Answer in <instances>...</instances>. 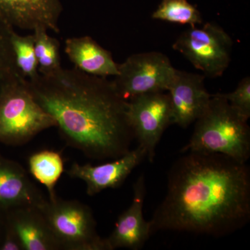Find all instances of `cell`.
Returning a JSON list of instances; mask_svg holds the SVG:
<instances>
[{"instance_id": "21", "label": "cell", "mask_w": 250, "mask_h": 250, "mask_svg": "<svg viewBox=\"0 0 250 250\" xmlns=\"http://www.w3.org/2000/svg\"><path fill=\"white\" fill-rule=\"evenodd\" d=\"M225 98L233 109L245 119L250 117V78L246 77L239 82L234 91L223 93Z\"/></svg>"}, {"instance_id": "5", "label": "cell", "mask_w": 250, "mask_h": 250, "mask_svg": "<svg viewBox=\"0 0 250 250\" xmlns=\"http://www.w3.org/2000/svg\"><path fill=\"white\" fill-rule=\"evenodd\" d=\"M40 209L62 250H109L106 238L98 234L88 206L57 196Z\"/></svg>"}, {"instance_id": "17", "label": "cell", "mask_w": 250, "mask_h": 250, "mask_svg": "<svg viewBox=\"0 0 250 250\" xmlns=\"http://www.w3.org/2000/svg\"><path fill=\"white\" fill-rule=\"evenodd\" d=\"M33 34L39 73L45 75L57 71L62 67L58 40L49 36L45 29H36Z\"/></svg>"}, {"instance_id": "23", "label": "cell", "mask_w": 250, "mask_h": 250, "mask_svg": "<svg viewBox=\"0 0 250 250\" xmlns=\"http://www.w3.org/2000/svg\"><path fill=\"white\" fill-rule=\"evenodd\" d=\"M5 214L6 213L0 209V241L2 238L3 231H4L5 224Z\"/></svg>"}, {"instance_id": "1", "label": "cell", "mask_w": 250, "mask_h": 250, "mask_svg": "<svg viewBox=\"0 0 250 250\" xmlns=\"http://www.w3.org/2000/svg\"><path fill=\"white\" fill-rule=\"evenodd\" d=\"M250 220V169L229 156L187 152L171 167L167 192L149 220L151 233L227 236Z\"/></svg>"}, {"instance_id": "11", "label": "cell", "mask_w": 250, "mask_h": 250, "mask_svg": "<svg viewBox=\"0 0 250 250\" xmlns=\"http://www.w3.org/2000/svg\"><path fill=\"white\" fill-rule=\"evenodd\" d=\"M60 0H0V18L11 27L59 32Z\"/></svg>"}, {"instance_id": "2", "label": "cell", "mask_w": 250, "mask_h": 250, "mask_svg": "<svg viewBox=\"0 0 250 250\" xmlns=\"http://www.w3.org/2000/svg\"><path fill=\"white\" fill-rule=\"evenodd\" d=\"M33 97L56 122L67 146L93 160L116 159L131 150L134 133L127 101L113 81L62 67L27 80Z\"/></svg>"}, {"instance_id": "16", "label": "cell", "mask_w": 250, "mask_h": 250, "mask_svg": "<svg viewBox=\"0 0 250 250\" xmlns=\"http://www.w3.org/2000/svg\"><path fill=\"white\" fill-rule=\"evenodd\" d=\"M29 172L36 180L47 188L49 200L57 197L55 187L64 171L63 160L59 152L42 150L29 158Z\"/></svg>"}, {"instance_id": "10", "label": "cell", "mask_w": 250, "mask_h": 250, "mask_svg": "<svg viewBox=\"0 0 250 250\" xmlns=\"http://www.w3.org/2000/svg\"><path fill=\"white\" fill-rule=\"evenodd\" d=\"M146 156V151L138 146L125 155L102 165L73 163L66 174L71 178L83 181L86 186L87 195L94 196L106 189L121 187Z\"/></svg>"}, {"instance_id": "19", "label": "cell", "mask_w": 250, "mask_h": 250, "mask_svg": "<svg viewBox=\"0 0 250 250\" xmlns=\"http://www.w3.org/2000/svg\"><path fill=\"white\" fill-rule=\"evenodd\" d=\"M153 19L194 27L202 23L201 14L187 0H162L152 14Z\"/></svg>"}, {"instance_id": "15", "label": "cell", "mask_w": 250, "mask_h": 250, "mask_svg": "<svg viewBox=\"0 0 250 250\" xmlns=\"http://www.w3.org/2000/svg\"><path fill=\"white\" fill-rule=\"evenodd\" d=\"M65 53L75 68L88 75L106 78L118 75V64L111 54L90 36L67 39Z\"/></svg>"}, {"instance_id": "14", "label": "cell", "mask_w": 250, "mask_h": 250, "mask_svg": "<svg viewBox=\"0 0 250 250\" xmlns=\"http://www.w3.org/2000/svg\"><path fill=\"white\" fill-rule=\"evenodd\" d=\"M5 220L17 235L22 250H62L38 207L23 206L8 210Z\"/></svg>"}, {"instance_id": "3", "label": "cell", "mask_w": 250, "mask_h": 250, "mask_svg": "<svg viewBox=\"0 0 250 250\" xmlns=\"http://www.w3.org/2000/svg\"><path fill=\"white\" fill-rule=\"evenodd\" d=\"M182 152L218 153L247 163L250 156L248 121L231 107L223 93L211 95L205 112L195 121L190 141Z\"/></svg>"}, {"instance_id": "4", "label": "cell", "mask_w": 250, "mask_h": 250, "mask_svg": "<svg viewBox=\"0 0 250 250\" xmlns=\"http://www.w3.org/2000/svg\"><path fill=\"white\" fill-rule=\"evenodd\" d=\"M55 126L54 118L33 97L27 79L19 75L3 83L0 90V143L22 146Z\"/></svg>"}, {"instance_id": "12", "label": "cell", "mask_w": 250, "mask_h": 250, "mask_svg": "<svg viewBox=\"0 0 250 250\" xmlns=\"http://www.w3.org/2000/svg\"><path fill=\"white\" fill-rule=\"evenodd\" d=\"M146 192L144 176L141 174L134 185L132 203L118 217L114 229L106 238L109 250L141 249L152 234L149 222L143 216Z\"/></svg>"}, {"instance_id": "13", "label": "cell", "mask_w": 250, "mask_h": 250, "mask_svg": "<svg viewBox=\"0 0 250 250\" xmlns=\"http://www.w3.org/2000/svg\"><path fill=\"white\" fill-rule=\"evenodd\" d=\"M47 200L22 166L0 154V209L6 213L23 206L41 208Z\"/></svg>"}, {"instance_id": "22", "label": "cell", "mask_w": 250, "mask_h": 250, "mask_svg": "<svg viewBox=\"0 0 250 250\" xmlns=\"http://www.w3.org/2000/svg\"><path fill=\"white\" fill-rule=\"evenodd\" d=\"M0 250H22L21 242L14 229L5 220L2 238L0 241Z\"/></svg>"}, {"instance_id": "20", "label": "cell", "mask_w": 250, "mask_h": 250, "mask_svg": "<svg viewBox=\"0 0 250 250\" xmlns=\"http://www.w3.org/2000/svg\"><path fill=\"white\" fill-rule=\"evenodd\" d=\"M13 27L0 18V79L11 80L21 75L18 72L11 44Z\"/></svg>"}, {"instance_id": "18", "label": "cell", "mask_w": 250, "mask_h": 250, "mask_svg": "<svg viewBox=\"0 0 250 250\" xmlns=\"http://www.w3.org/2000/svg\"><path fill=\"white\" fill-rule=\"evenodd\" d=\"M11 44L18 72L27 80L36 78L39 72L34 49V34L21 36L13 29Z\"/></svg>"}, {"instance_id": "9", "label": "cell", "mask_w": 250, "mask_h": 250, "mask_svg": "<svg viewBox=\"0 0 250 250\" xmlns=\"http://www.w3.org/2000/svg\"><path fill=\"white\" fill-rule=\"evenodd\" d=\"M205 77L204 75L176 69L167 90L172 106L173 124L187 128L205 112L211 98L205 88Z\"/></svg>"}, {"instance_id": "7", "label": "cell", "mask_w": 250, "mask_h": 250, "mask_svg": "<svg viewBox=\"0 0 250 250\" xmlns=\"http://www.w3.org/2000/svg\"><path fill=\"white\" fill-rule=\"evenodd\" d=\"M175 71L166 54L142 52L118 64V73L113 82L117 92L128 101L142 94L167 91Z\"/></svg>"}, {"instance_id": "8", "label": "cell", "mask_w": 250, "mask_h": 250, "mask_svg": "<svg viewBox=\"0 0 250 250\" xmlns=\"http://www.w3.org/2000/svg\"><path fill=\"white\" fill-rule=\"evenodd\" d=\"M127 118L140 147L152 163L164 131L172 123L170 97L165 92L137 95L127 101Z\"/></svg>"}, {"instance_id": "6", "label": "cell", "mask_w": 250, "mask_h": 250, "mask_svg": "<svg viewBox=\"0 0 250 250\" xmlns=\"http://www.w3.org/2000/svg\"><path fill=\"white\" fill-rule=\"evenodd\" d=\"M172 48L184 56L205 77L223 75L231 62L233 41L223 28L207 22L190 27L174 41Z\"/></svg>"}]
</instances>
